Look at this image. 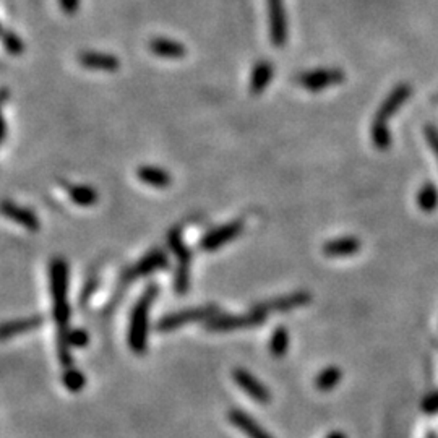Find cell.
Listing matches in <instances>:
<instances>
[{
	"instance_id": "obj_1",
	"label": "cell",
	"mask_w": 438,
	"mask_h": 438,
	"mask_svg": "<svg viewBox=\"0 0 438 438\" xmlns=\"http://www.w3.org/2000/svg\"><path fill=\"white\" fill-rule=\"evenodd\" d=\"M160 294V287L156 284H150L137 304L133 305L132 315H130L129 327V346L135 354L142 355L148 347V331H150V311L155 299Z\"/></svg>"
},
{
	"instance_id": "obj_2",
	"label": "cell",
	"mask_w": 438,
	"mask_h": 438,
	"mask_svg": "<svg viewBox=\"0 0 438 438\" xmlns=\"http://www.w3.org/2000/svg\"><path fill=\"white\" fill-rule=\"evenodd\" d=\"M49 284H51L52 315L58 329H69V265L64 259H54L49 266Z\"/></svg>"
},
{
	"instance_id": "obj_3",
	"label": "cell",
	"mask_w": 438,
	"mask_h": 438,
	"mask_svg": "<svg viewBox=\"0 0 438 438\" xmlns=\"http://www.w3.org/2000/svg\"><path fill=\"white\" fill-rule=\"evenodd\" d=\"M266 318H268V315L254 307L245 315H215L213 318L208 320L205 328L211 333H228L236 331V329L256 328L266 322Z\"/></svg>"
},
{
	"instance_id": "obj_4",
	"label": "cell",
	"mask_w": 438,
	"mask_h": 438,
	"mask_svg": "<svg viewBox=\"0 0 438 438\" xmlns=\"http://www.w3.org/2000/svg\"><path fill=\"white\" fill-rule=\"evenodd\" d=\"M218 307L211 304L174 311V314L164 315V317L160 320V323L156 325V329L161 333H169L192 322H201V320H206L208 322V320L213 318L215 315H218Z\"/></svg>"
},
{
	"instance_id": "obj_5",
	"label": "cell",
	"mask_w": 438,
	"mask_h": 438,
	"mask_svg": "<svg viewBox=\"0 0 438 438\" xmlns=\"http://www.w3.org/2000/svg\"><path fill=\"white\" fill-rule=\"evenodd\" d=\"M346 75L340 69H317L305 72L299 76V85L310 93H320L323 89L336 87L344 81Z\"/></svg>"
},
{
	"instance_id": "obj_6",
	"label": "cell",
	"mask_w": 438,
	"mask_h": 438,
	"mask_svg": "<svg viewBox=\"0 0 438 438\" xmlns=\"http://www.w3.org/2000/svg\"><path fill=\"white\" fill-rule=\"evenodd\" d=\"M268 2L270 39L274 47H283L287 43V18L284 0H266Z\"/></svg>"
},
{
	"instance_id": "obj_7",
	"label": "cell",
	"mask_w": 438,
	"mask_h": 438,
	"mask_svg": "<svg viewBox=\"0 0 438 438\" xmlns=\"http://www.w3.org/2000/svg\"><path fill=\"white\" fill-rule=\"evenodd\" d=\"M242 229H243V221L241 219L231 221V223L219 226V228L210 231L205 237L201 239L200 248L203 252L218 250V248H221L223 245H226V243H229L236 237L241 236Z\"/></svg>"
},
{
	"instance_id": "obj_8",
	"label": "cell",
	"mask_w": 438,
	"mask_h": 438,
	"mask_svg": "<svg viewBox=\"0 0 438 438\" xmlns=\"http://www.w3.org/2000/svg\"><path fill=\"white\" fill-rule=\"evenodd\" d=\"M410 94H413V87H410V85H396V87L388 93V96L383 99V102L380 104V107H378L373 120L382 122V124H388V120L403 107V104H406V101L410 98Z\"/></svg>"
},
{
	"instance_id": "obj_9",
	"label": "cell",
	"mask_w": 438,
	"mask_h": 438,
	"mask_svg": "<svg viewBox=\"0 0 438 438\" xmlns=\"http://www.w3.org/2000/svg\"><path fill=\"white\" fill-rule=\"evenodd\" d=\"M311 296L305 291L299 292H292V294L278 297V299H271L266 302H261V304L255 305V309H259L263 314H284V311L299 309V307H304L307 304H310Z\"/></svg>"
},
{
	"instance_id": "obj_10",
	"label": "cell",
	"mask_w": 438,
	"mask_h": 438,
	"mask_svg": "<svg viewBox=\"0 0 438 438\" xmlns=\"http://www.w3.org/2000/svg\"><path fill=\"white\" fill-rule=\"evenodd\" d=\"M234 382L242 388L245 395L250 396L252 399H255L260 404H268L271 401V393L259 378H255L254 375L243 369H236L232 372Z\"/></svg>"
},
{
	"instance_id": "obj_11",
	"label": "cell",
	"mask_w": 438,
	"mask_h": 438,
	"mask_svg": "<svg viewBox=\"0 0 438 438\" xmlns=\"http://www.w3.org/2000/svg\"><path fill=\"white\" fill-rule=\"evenodd\" d=\"M78 64L87 70L93 72H107V74H114L120 69V61L116 56L107 52L99 51H83L76 57Z\"/></svg>"
},
{
	"instance_id": "obj_12",
	"label": "cell",
	"mask_w": 438,
	"mask_h": 438,
	"mask_svg": "<svg viewBox=\"0 0 438 438\" xmlns=\"http://www.w3.org/2000/svg\"><path fill=\"white\" fill-rule=\"evenodd\" d=\"M168 266V255L162 250H153L146 256H143L138 263L125 271V281H135V279L151 274L153 271L162 270Z\"/></svg>"
},
{
	"instance_id": "obj_13",
	"label": "cell",
	"mask_w": 438,
	"mask_h": 438,
	"mask_svg": "<svg viewBox=\"0 0 438 438\" xmlns=\"http://www.w3.org/2000/svg\"><path fill=\"white\" fill-rule=\"evenodd\" d=\"M0 215L6 216V218L13 221V223L20 224L21 228L28 229V231H38L41 228L39 218L36 216V213L13 201H0Z\"/></svg>"
},
{
	"instance_id": "obj_14",
	"label": "cell",
	"mask_w": 438,
	"mask_h": 438,
	"mask_svg": "<svg viewBox=\"0 0 438 438\" xmlns=\"http://www.w3.org/2000/svg\"><path fill=\"white\" fill-rule=\"evenodd\" d=\"M229 422L234 427H237L243 435L248 438H273L254 417H250L247 413H243L241 409H231L228 414Z\"/></svg>"
},
{
	"instance_id": "obj_15",
	"label": "cell",
	"mask_w": 438,
	"mask_h": 438,
	"mask_svg": "<svg viewBox=\"0 0 438 438\" xmlns=\"http://www.w3.org/2000/svg\"><path fill=\"white\" fill-rule=\"evenodd\" d=\"M43 323H44V318L41 317V315H31V317L0 323V341L12 340V338H15L18 335L33 331V329H38Z\"/></svg>"
},
{
	"instance_id": "obj_16",
	"label": "cell",
	"mask_w": 438,
	"mask_h": 438,
	"mask_svg": "<svg viewBox=\"0 0 438 438\" xmlns=\"http://www.w3.org/2000/svg\"><path fill=\"white\" fill-rule=\"evenodd\" d=\"M153 56L160 58H169V61H177L187 56V47L179 41H174L171 38H153L148 44Z\"/></svg>"
},
{
	"instance_id": "obj_17",
	"label": "cell",
	"mask_w": 438,
	"mask_h": 438,
	"mask_svg": "<svg viewBox=\"0 0 438 438\" xmlns=\"http://www.w3.org/2000/svg\"><path fill=\"white\" fill-rule=\"evenodd\" d=\"M274 75V67L270 61H259L252 70L250 83H248V91L252 96H260L261 93L268 88Z\"/></svg>"
},
{
	"instance_id": "obj_18",
	"label": "cell",
	"mask_w": 438,
	"mask_h": 438,
	"mask_svg": "<svg viewBox=\"0 0 438 438\" xmlns=\"http://www.w3.org/2000/svg\"><path fill=\"white\" fill-rule=\"evenodd\" d=\"M360 250V241L358 237H340L333 239L323 245V254L331 259L338 256H349L358 254Z\"/></svg>"
},
{
	"instance_id": "obj_19",
	"label": "cell",
	"mask_w": 438,
	"mask_h": 438,
	"mask_svg": "<svg viewBox=\"0 0 438 438\" xmlns=\"http://www.w3.org/2000/svg\"><path fill=\"white\" fill-rule=\"evenodd\" d=\"M137 177L143 184L155 188H166L171 185V175L168 171L156 168V166H140L137 171Z\"/></svg>"
},
{
	"instance_id": "obj_20",
	"label": "cell",
	"mask_w": 438,
	"mask_h": 438,
	"mask_svg": "<svg viewBox=\"0 0 438 438\" xmlns=\"http://www.w3.org/2000/svg\"><path fill=\"white\" fill-rule=\"evenodd\" d=\"M168 242H169L171 250H173V254L177 256L179 265L190 266L192 265V252H190V248L187 247V243L184 242L182 234H180L179 229H174V231L169 232Z\"/></svg>"
},
{
	"instance_id": "obj_21",
	"label": "cell",
	"mask_w": 438,
	"mask_h": 438,
	"mask_svg": "<svg viewBox=\"0 0 438 438\" xmlns=\"http://www.w3.org/2000/svg\"><path fill=\"white\" fill-rule=\"evenodd\" d=\"M417 205L424 213H433L438 206V188L435 184L426 182L417 193Z\"/></svg>"
},
{
	"instance_id": "obj_22",
	"label": "cell",
	"mask_w": 438,
	"mask_h": 438,
	"mask_svg": "<svg viewBox=\"0 0 438 438\" xmlns=\"http://www.w3.org/2000/svg\"><path fill=\"white\" fill-rule=\"evenodd\" d=\"M67 192L78 206H93L98 201V192L88 185H69Z\"/></svg>"
},
{
	"instance_id": "obj_23",
	"label": "cell",
	"mask_w": 438,
	"mask_h": 438,
	"mask_svg": "<svg viewBox=\"0 0 438 438\" xmlns=\"http://www.w3.org/2000/svg\"><path fill=\"white\" fill-rule=\"evenodd\" d=\"M370 137H372V143L377 150L385 151L391 146V133L388 130V124L373 120L372 127H370Z\"/></svg>"
},
{
	"instance_id": "obj_24",
	"label": "cell",
	"mask_w": 438,
	"mask_h": 438,
	"mask_svg": "<svg viewBox=\"0 0 438 438\" xmlns=\"http://www.w3.org/2000/svg\"><path fill=\"white\" fill-rule=\"evenodd\" d=\"M342 372L338 367H327L317 375L315 386L320 391H331L341 382Z\"/></svg>"
},
{
	"instance_id": "obj_25",
	"label": "cell",
	"mask_w": 438,
	"mask_h": 438,
	"mask_svg": "<svg viewBox=\"0 0 438 438\" xmlns=\"http://www.w3.org/2000/svg\"><path fill=\"white\" fill-rule=\"evenodd\" d=\"M289 349V333L284 327H279L273 331L270 340V351L274 358H284Z\"/></svg>"
},
{
	"instance_id": "obj_26",
	"label": "cell",
	"mask_w": 438,
	"mask_h": 438,
	"mask_svg": "<svg viewBox=\"0 0 438 438\" xmlns=\"http://www.w3.org/2000/svg\"><path fill=\"white\" fill-rule=\"evenodd\" d=\"M0 41H2V46L6 47V51L8 54H12V56H21V54L25 52L23 41H21V38L17 33H13V31L3 30L2 33H0Z\"/></svg>"
},
{
	"instance_id": "obj_27",
	"label": "cell",
	"mask_w": 438,
	"mask_h": 438,
	"mask_svg": "<svg viewBox=\"0 0 438 438\" xmlns=\"http://www.w3.org/2000/svg\"><path fill=\"white\" fill-rule=\"evenodd\" d=\"M62 382H64L65 388L69 391H80L81 388L85 386V383H87V378H85V375L80 372V370L76 369H72V367H67V370L64 372V377H62Z\"/></svg>"
},
{
	"instance_id": "obj_28",
	"label": "cell",
	"mask_w": 438,
	"mask_h": 438,
	"mask_svg": "<svg viewBox=\"0 0 438 438\" xmlns=\"http://www.w3.org/2000/svg\"><path fill=\"white\" fill-rule=\"evenodd\" d=\"M89 338L85 329H72L69 331V342L72 347H85L88 344Z\"/></svg>"
},
{
	"instance_id": "obj_29",
	"label": "cell",
	"mask_w": 438,
	"mask_h": 438,
	"mask_svg": "<svg viewBox=\"0 0 438 438\" xmlns=\"http://www.w3.org/2000/svg\"><path fill=\"white\" fill-rule=\"evenodd\" d=\"M424 135H426L428 146L432 148V151L435 153L438 160V129L435 127V125H426V129H424Z\"/></svg>"
},
{
	"instance_id": "obj_30",
	"label": "cell",
	"mask_w": 438,
	"mask_h": 438,
	"mask_svg": "<svg viewBox=\"0 0 438 438\" xmlns=\"http://www.w3.org/2000/svg\"><path fill=\"white\" fill-rule=\"evenodd\" d=\"M58 6L67 17H74L80 8V0H58Z\"/></svg>"
},
{
	"instance_id": "obj_31",
	"label": "cell",
	"mask_w": 438,
	"mask_h": 438,
	"mask_svg": "<svg viewBox=\"0 0 438 438\" xmlns=\"http://www.w3.org/2000/svg\"><path fill=\"white\" fill-rule=\"evenodd\" d=\"M422 409L426 410V413H428V414L438 413V391L432 393V395H428L427 398L422 401Z\"/></svg>"
},
{
	"instance_id": "obj_32",
	"label": "cell",
	"mask_w": 438,
	"mask_h": 438,
	"mask_svg": "<svg viewBox=\"0 0 438 438\" xmlns=\"http://www.w3.org/2000/svg\"><path fill=\"white\" fill-rule=\"evenodd\" d=\"M6 137H7V125H6V120H3L2 111H0V143L6 140Z\"/></svg>"
},
{
	"instance_id": "obj_33",
	"label": "cell",
	"mask_w": 438,
	"mask_h": 438,
	"mask_svg": "<svg viewBox=\"0 0 438 438\" xmlns=\"http://www.w3.org/2000/svg\"><path fill=\"white\" fill-rule=\"evenodd\" d=\"M328 438H347V437L344 435V433H341V432H333Z\"/></svg>"
},
{
	"instance_id": "obj_34",
	"label": "cell",
	"mask_w": 438,
	"mask_h": 438,
	"mask_svg": "<svg viewBox=\"0 0 438 438\" xmlns=\"http://www.w3.org/2000/svg\"><path fill=\"white\" fill-rule=\"evenodd\" d=\"M0 33H2V26H0Z\"/></svg>"
}]
</instances>
